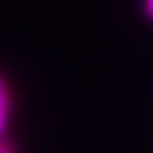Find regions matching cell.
<instances>
[{
    "mask_svg": "<svg viewBox=\"0 0 153 153\" xmlns=\"http://www.w3.org/2000/svg\"><path fill=\"white\" fill-rule=\"evenodd\" d=\"M12 114H14V96H12L10 82L0 72V139H6L10 129Z\"/></svg>",
    "mask_w": 153,
    "mask_h": 153,
    "instance_id": "cell-1",
    "label": "cell"
},
{
    "mask_svg": "<svg viewBox=\"0 0 153 153\" xmlns=\"http://www.w3.org/2000/svg\"><path fill=\"white\" fill-rule=\"evenodd\" d=\"M0 153H14V145L10 139H0Z\"/></svg>",
    "mask_w": 153,
    "mask_h": 153,
    "instance_id": "cell-3",
    "label": "cell"
},
{
    "mask_svg": "<svg viewBox=\"0 0 153 153\" xmlns=\"http://www.w3.org/2000/svg\"><path fill=\"white\" fill-rule=\"evenodd\" d=\"M143 16L153 24V0H143Z\"/></svg>",
    "mask_w": 153,
    "mask_h": 153,
    "instance_id": "cell-2",
    "label": "cell"
}]
</instances>
